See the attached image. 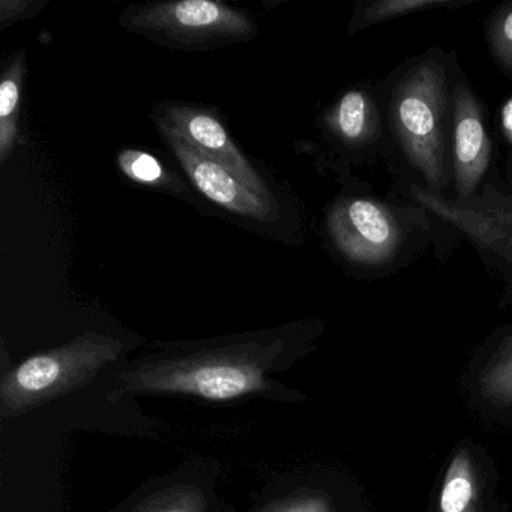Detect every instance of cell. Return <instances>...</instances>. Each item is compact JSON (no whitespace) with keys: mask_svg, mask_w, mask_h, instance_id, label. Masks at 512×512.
Returning <instances> with one entry per match:
<instances>
[{"mask_svg":"<svg viewBox=\"0 0 512 512\" xmlns=\"http://www.w3.org/2000/svg\"><path fill=\"white\" fill-rule=\"evenodd\" d=\"M464 235L473 242L484 262L503 280L512 275V214L481 203L467 218Z\"/></svg>","mask_w":512,"mask_h":512,"instance_id":"12","label":"cell"},{"mask_svg":"<svg viewBox=\"0 0 512 512\" xmlns=\"http://www.w3.org/2000/svg\"><path fill=\"white\" fill-rule=\"evenodd\" d=\"M205 508L202 490L191 485H175L146 497L130 512H205Z\"/></svg>","mask_w":512,"mask_h":512,"instance_id":"17","label":"cell"},{"mask_svg":"<svg viewBox=\"0 0 512 512\" xmlns=\"http://www.w3.org/2000/svg\"><path fill=\"white\" fill-rule=\"evenodd\" d=\"M461 5H464V2H455V0H374L368 4L361 2L356 7L353 19L350 20L349 32L353 34L361 29L416 13V11L454 8Z\"/></svg>","mask_w":512,"mask_h":512,"instance_id":"15","label":"cell"},{"mask_svg":"<svg viewBox=\"0 0 512 512\" xmlns=\"http://www.w3.org/2000/svg\"><path fill=\"white\" fill-rule=\"evenodd\" d=\"M476 406L491 418L512 421V326L479 352L469 379Z\"/></svg>","mask_w":512,"mask_h":512,"instance_id":"10","label":"cell"},{"mask_svg":"<svg viewBox=\"0 0 512 512\" xmlns=\"http://www.w3.org/2000/svg\"><path fill=\"white\" fill-rule=\"evenodd\" d=\"M26 80V52L14 53L0 79V166L16 151L20 137V110Z\"/></svg>","mask_w":512,"mask_h":512,"instance_id":"13","label":"cell"},{"mask_svg":"<svg viewBox=\"0 0 512 512\" xmlns=\"http://www.w3.org/2000/svg\"><path fill=\"white\" fill-rule=\"evenodd\" d=\"M119 170L136 184L157 188L167 193H187V187L181 179L176 178L175 173L169 172L154 155L137 149H124L118 154Z\"/></svg>","mask_w":512,"mask_h":512,"instance_id":"14","label":"cell"},{"mask_svg":"<svg viewBox=\"0 0 512 512\" xmlns=\"http://www.w3.org/2000/svg\"><path fill=\"white\" fill-rule=\"evenodd\" d=\"M499 125L506 146L512 151V97H509L500 107Z\"/></svg>","mask_w":512,"mask_h":512,"instance_id":"20","label":"cell"},{"mask_svg":"<svg viewBox=\"0 0 512 512\" xmlns=\"http://www.w3.org/2000/svg\"><path fill=\"white\" fill-rule=\"evenodd\" d=\"M506 305H512V275L505 278V290L500 298V307H506Z\"/></svg>","mask_w":512,"mask_h":512,"instance_id":"22","label":"cell"},{"mask_svg":"<svg viewBox=\"0 0 512 512\" xmlns=\"http://www.w3.org/2000/svg\"><path fill=\"white\" fill-rule=\"evenodd\" d=\"M485 487L481 461L464 443L446 467L437 512H484Z\"/></svg>","mask_w":512,"mask_h":512,"instance_id":"11","label":"cell"},{"mask_svg":"<svg viewBox=\"0 0 512 512\" xmlns=\"http://www.w3.org/2000/svg\"><path fill=\"white\" fill-rule=\"evenodd\" d=\"M323 125L332 145L352 157H374L389 137L382 101L373 86H355L340 95Z\"/></svg>","mask_w":512,"mask_h":512,"instance_id":"9","label":"cell"},{"mask_svg":"<svg viewBox=\"0 0 512 512\" xmlns=\"http://www.w3.org/2000/svg\"><path fill=\"white\" fill-rule=\"evenodd\" d=\"M122 341L85 332L55 349L35 353L11 368L0 380V416L13 419L79 391L115 364Z\"/></svg>","mask_w":512,"mask_h":512,"instance_id":"4","label":"cell"},{"mask_svg":"<svg viewBox=\"0 0 512 512\" xmlns=\"http://www.w3.org/2000/svg\"><path fill=\"white\" fill-rule=\"evenodd\" d=\"M485 40L494 62L512 79V2L500 5L488 17Z\"/></svg>","mask_w":512,"mask_h":512,"instance_id":"16","label":"cell"},{"mask_svg":"<svg viewBox=\"0 0 512 512\" xmlns=\"http://www.w3.org/2000/svg\"><path fill=\"white\" fill-rule=\"evenodd\" d=\"M158 134L181 166L194 188L209 202L235 217L253 223L275 224L281 218L280 203L272 202L248 188L226 167L200 154L187 140L163 124H155Z\"/></svg>","mask_w":512,"mask_h":512,"instance_id":"8","label":"cell"},{"mask_svg":"<svg viewBox=\"0 0 512 512\" xmlns=\"http://www.w3.org/2000/svg\"><path fill=\"white\" fill-rule=\"evenodd\" d=\"M490 131L487 110L470 85L463 70L454 62L451 124V187L457 206H469L478 199L491 164Z\"/></svg>","mask_w":512,"mask_h":512,"instance_id":"6","label":"cell"},{"mask_svg":"<svg viewBox=\"0 0 512 512\" xmlns=\"http://www.w3.org/2000/svg\"><path fill=\"white\" fill-rule=\"evenodd\" d=\"M47 4H49V0H2L0 2V29L38 16Z\"/></svg>","mask_w":512,"mask_h":512,"instance_id":"19","label":"cell"},{"mask_svg":"<svg viewBox=\"0 0 512 512\" xmlns=\"http://www.w3.org/2000/svg\"><path fill=\"white\" fill-rule=\"evenodd\" d=\"M154 124H163L187 140L200 154L226 167L248 188L272 202H278L268 179L241 151L223 119L215 110L184 101H163L152 109Z\"/></svg>","mask_w":512,"mask_h":512,"instance_id":"7","label":"cell"},{"mask_svg":"<svg viewBox=\"0 0 512 512\" xmlns=\"http://www.w3.org/2000/svg\"><path fill=\"white\" fill-rule=\"evenodd\" d=\"M512 176V166L509 169ZM488 190L491 191V197L496 200L497 205L503 209V211L508 212V214H512V181H511V190L509 193H500V191L494 190V188L488 187Z\"/></svg>","mask_w":512,"mask_h":512,"instance_id":"21","label":"cell"},{"mask_svg":"<svg viewBox=\"0 0 512 512\" xmlns=\"http://www.w3.org/2000/svg\"><path fill=\"white\" fill-rule=\"evenodd\" d=\"M301 329L283 328L223 341L167 344L164 352L137 359L119 374L112 403L137 395H190L232 401L265 394L269 376L301 343Z\"/></svg>","mask_w":512,"mask_h":512,"instance_id":"1","label":"cell"},{"mask_svg":"<svg viewBox=\"0 0 512 512\" xmlns=\"http://www.w3.org/2000/svg\"><path fill=\"white\" fill-rule=\"evenodd\" d=\"M256 512H338L331 499L320 491H298L272 500Z\"/></svg>","mask_w":512,"mask_h":512,"instance_id":"18","label":"cell"},{"mask_svg":"<svg viewBox=\"0 0 512 512\" xmlns=\"http://www.w3.org/2000/svg\"><path fill=\"white\" fill-rule=\"evenodd\" d=\"M454 62L455 55L434 47L377 86L391 142L419 187L443 197L451 188Z\"/></svg>","mask_w":512,"mask_h":512,"instance_id":"2","label":"cell"},{"mask_svg":"<svg viewBox=\"0 0 512 512\" xmlns=\"http://www.w3.org/2000/svg\"><path fill=\"white\" fill-rule=\"evenodd\" d=\"M119 25L152 43L185 52H208L254 40L253 14L218 0H167L128 5Z\"/></svg>","mask_w":512,"mask_h":512,"instance_id":"5","label":"cell"},{"mask_svg":"<svg viewBox=\"0 0 512 512\" xmlns=\"http://www.w3.org/2000/svg\"><path fill=\"white\" fill-rule=\"evenodd\" d=\"M424 208L392 205L370 196H341L326 212L325 235L343 263L382 275L406 265L428 242Z\"/></svg>","mask_w":512,"mask_h":512,"instance_id":"3","label":"cell"}]
</instances>
